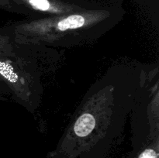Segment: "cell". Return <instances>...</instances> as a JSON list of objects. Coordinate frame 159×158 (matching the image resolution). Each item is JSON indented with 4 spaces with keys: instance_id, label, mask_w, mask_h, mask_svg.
Returning <instances> with one entry per match:
<instances>
[{
    "instance_id": "1",
    "label": "cell",
    "mask_w": 159,
    "mask_h": 158,
    "mask_svg": "<svg viewBox=\"0 0 159 158\" xmlns=\"http://www.w3.org/2000/svg\"><path fill=\"white\" fill-rule=\"evenodd\" d=\"M122 18L116 10L87 9L37 20L18 21L0 28L17 46L70 48L91 43Z\"/></svg>"
},
{
    "instance_id": "5",
    "label": "cell",
    "mask_w": 159,
    "mask_h": 158,
    "mask_svg": "<svg viewBox=\"0 0 159 158\" xmlns=\"http://www.w3.org/2000/svg\"><path fill=\"white\" fill-rule=\"evenodd\" d=\"M0 9L7 12L23 15L22 11L9 0H0Z\"/></svg>"
},
{
    "instance_id": "2",
    "label": "cell",
    "mask_w": 159,
    "mask_h": 158,
    "mask_svg": "<svg viewBox=\"0 0 159 158\" xmlns=\"http://www.w3.org/2000/svg\"><path fill=\"white\" fill-rule=\"evenodd\" d=\"M0 79L19 103L30 112L36 109L40 102L42 89L34 62L0 57Z\"/></svg>"
},
{
    "instance_id": "7",
    "label": "cell",
    "mask_w": 159,
    "mask_h": 158,
    "mask_svg": "<svg viewBox=\"0 0 159 158\" xmlns=\"http://www.w3.org/2000/svg\"><path fill=\"white\" fill-rule=\"evenodd\" d=\"M0 85H3V83H2V81L1 79H0Z\"/></svg>"
},
{
    "instance_id": "4",
    "label": "cell",
    "mask_w": 159,
    "mask_h": 158,
    "mask_svg": "<svg viewBox=\"0 0 159 158\" xmlns=\"http://www.w3.org/2000/svg\"><path fill=\"white\" fill-rule=\"evenodd\" d=\"M0 57L22 59L34 62L28 50L21 46L13 44L10 39L0 29Z\"/></svg>"
},
{
    "instance_id": "3",
    "label": "cell",
    "mask_w": 159,
    "mask_h": 158,
    "mask_svg": "<svg viewBox=\"0 0 159 158\" xmlns=\"http://www.w3.org/2000/svg\"><path fill=\"white\" fill-rule=\"evenodd\" d=\"M30 20L57 16L90 9L65 0H9Z\"/></svg>"
},
{
    "instance_id": "6",
    "label": "cell",
    "mask_w": 159,
    "mask_h": 158,
    "mask_svg": "<svg viewBox=\"0 0 159 158\" xmlns=\"http://www.w3.org/2000/svg\"><path fill=\"white\" fill-rule=\"evenodd\" d=\"M158 150L152 147L146 148L140 153L138 158H158Z\"/></svg>"
}]
</instances>
